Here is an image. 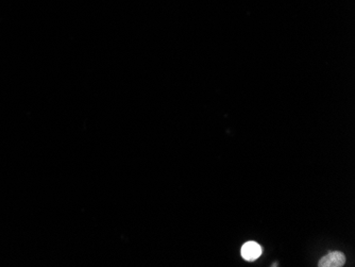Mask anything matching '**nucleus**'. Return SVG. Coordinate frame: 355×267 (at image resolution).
<instances>
[{
	"label": "nucleus",
	"instance_id": "nucleus-1",
	"mask_svg": "<svg viewBox=\"0 0 355 267\" xmlns=\"http://www.w3.org/2000/svg\"><path fill=\"white\" fill-rule=\"evenodd\" d=\"M345 262V256L340 251H333L322 256L318 262L319 267H341Z\"/></svg>",
	"mask_w": 355,
	"mask_h": 267
},
{
	"label": "nucleus",
	"instance_id": "nucleus-2",
	"mask_svg": "<svg viewBox=\"0 0 355 267\" xmlns=\"http://www.w3.org/2000/svg\"><path fill=\"white\" fill-rule=\"evenodd\" d=\"M241 253L246 261H255L262 254V247L256 242H247L242 247Z\"/></svg>",
	"mask_w": 355,
	"mask_h": 267
}]
</instances>
